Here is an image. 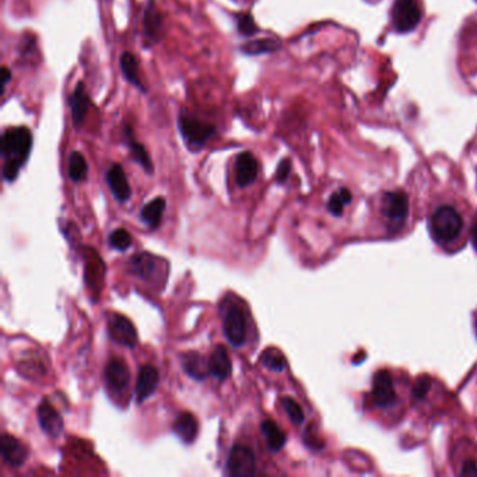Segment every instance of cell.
Segmentation results:
<instances>
[{"instance_id":"6da1fadb","label":"cell","mask_w":477,"mask_h":477,"mask_svg":"<svg viewBox=\"0 0 477 477\" xmlns=\"http://www.w3.org/2000/svg\"><path fill=\"white\" fill-rule=\"evenodd\" d=\"M33 149V133L26 127H13L4 130L0 141V153L4 160L3 178L13 182L30 157Z\"/></svg>"},{"instance_id":"7a4b0ae2","label":"cell","mask_w":477,"mask_h":477,"mask_svg":"<svg viewBox=\"0 0 477 477\" xmlns=\"http://www.w3.org/2000/svg\"><path fill=\"white\" fill-rule=\"evenodd\" d=\"M178 130L188 150L199 151L216 134V125L181 112L178 117Z\"/></svg>"},{"instance_id":"3957f363","label":"cell","mask_w":477,"mask_h":477,"mask_svg":"<svg viewBox=\"0 0 477 477\" xmlns=\"http://www.w3.org/2000/svg\"><path fill=\"white\" fill-rule=\"evenodd\" d=\"M430 230L438 244H449L461 235L463 218L452 206H441L432 216Z\"/></svg>"},{"instance_id":"277c9868","label":"cell","mask_w":477,"mask_h":477,"mask_svg":"<svg viewBox=\"0 0 477 477\" xmlns=\"http://www.w3.org/2000/svg\"><path fill=\"white\" fill-rule=\"evenodd\" d=\"M223 331L230 345L241 347L247 342V318L238 305L227 308L223 318Z\"/></svg>"},{"instance_id":"5b68a950","label":"cell","mask_w":477,"mask_h":477,"mask_svg":"<svg viewBox=\"0 0 477 477\" xmlns=\"http://www.w3.org/2000/svg\"><path fill=\"white\" fill-rule=\"evenodd\" d=\"M422 18L416 0H396L392 9L393 26L399 33L414 30Z\"/></svg>"},{"instance_id":"8992f818","label":"cell","mask_w":477,"mask_h":477,"mask_svg":"<svg viewBox=\"0 0 477 477\" xmlns=\"http://www.w3.org/2000/svg\"><path fill=\"white\" fill-rule=\"evenodd\" d=\"M257 459L248 446L235 445L232 446L228 461H227V471L231 476L247 477L255 475Z\"/></svg>"},{"instance_id":"52a82bcc","label":"cell","mask_w":477,"mask_h":477,"mask_svg":"<svg viewBox=\"0 0 477 477\" xmlns=\"http://www.w3.org/2000/svg\"><path fill=\"white\" fill-rule=\"evenodd\" d=\"M163 14L157 7L156 0H147L143 14V38L144 48L159 43L163 37Z\"/></svg>"},{"instance_id":"ba28073f","label":"cell","mask_w":477,"mask_h":477,"mask_svg":"<svg viewBox=\"0 0 477 477\" xmlns=\"http://www.w3.org/2000/svg\"><path fill=\"white\" fill-rule=\"evenodd\" d=\"M108 333L111 339L122 346L134 347L137 343V332L129 319L121 313L108 316Z\"/></svg>"},{"instance_id":"9c48e42d","label":"cell","mask_w":477,"mask_h":477,"mask_svg":"<svg viewBox=\"0 0 477 477\" xmlns=\"http://www.w3.org/2000/svg\"><path fill=\"white\" fill-rule=\"evenodd\" d=\"M371 396L377 407H390L396 402L397 396L390 371L381 370L374 375Z\"/></svg>"},{"instance_id":"30bf717a","label":"cell","mask_w":477,"mask_h":477,"mask_svg":"<svg viewBox=\"0 0 477 477\" xmlns=\"http://www.w3.org/2000/svg\"><path fill=\"white\" fill-rule=\"evenodd\" d=\"M235 182L240 188L252 185L259 173V163L251 151H242L235 157Z\"/></svg>"},{"instance_id":"8fae6325","label":"cell","mask_w":477,"mask_h":477,"mask_svg":"<svg viewBox=\"0 0 477 477\" xmlns=\"http://www.w3.org/2000/svg\"><path fill=\"white\" fill-rule=\"evenodd\" d=\"M382 213L388 221L400 225L409 215V200L403 192H388L382 199Z\"/></svg>"},{"instance_id":"7c38bea8","label":"cell","mask_w":477,"mask_h":477,"mask_svg":"<svg viewBox=\"0 0 477 477\" xmlns=\"http://www.w3.org/2000/svg\"><path fill=\"white\" fill-rule=\"evenodd\" d=\"M90 102L91 101H90V97L87 95L86 85L83 82H79L69 97L72 121L76 129H80L85 125Z\"/></svg>"},{"instance_id":"4fadbf2b","label":"cell","mask_w":477,"mask_h":477,"mask_svg":"<svg viewBox=\"0 0 477 477\" xmlns=\"http://www.w3.org/2000/svg\"><path fill=\"white\" fill-rule=\"evenodd\" d=\"M105 382L114 392H122L130 382L129 367L119 358H112L105 367Z\"/></svg>"},{"instance_id":"5bb4252c","label":"cell","mask_w":477,"mask_h":477,"mask_svg":"<svg viewBox=\"0 0 477 477\" xmlns=\"http://www.w3.org/2000/svg\"><path fill=\"white\" fill-rule=\"evenodd\" d=\"M0 451L4 462L9 466L18 468L27 459V449L26 446L13 435L3 434L0 438Z\"/></svg>"},{"instance_id":"9a60e30c","label":"cell","mask_w":477,"mask_h":477,"mask_svg":"<svg viewBox=\"0 0 477 477\" xmlns=\"http://www.w3.org/2000/svg\"><path fill=\"white\" fill-rule=\"evenodd\" d=\"M107 183L114 195V198L121 202L125 203L128 202L132 196V188H130L129 181L128 176L124 171L121 164H114L108 173H107Z\"/></svg>"},{"instance_id":"2e32d148","label":"cell","mask_w":477,"mask_h":477,"mask_svg":"<svg viewBox=\"0 0 477 477\" xmlns=\"http://www.w3.org/2000/svg\"><path fill=\"white\" fill-rule=\"evenodd\" d=\"M37 416L43 433L48 434L49 436L56 438L63 432V419L48 400H43L38 406Z\"/></svg>"},{"instance_id":"e0dca14e","label":"cell","mask_w":477,"mask_h":477,"mask_svg":"<svg viewBox=\"0 0 477 477\" xmlns=\"http://www.w3.org/2000/svg\"><path fill=\"white\" fill-rule=\"evenodd\" d=\"M160 382V374L156 367L153 365H144L137 377V384H136V400L139 403L144 402L147 397H150L159 387Z\"/></svg>"},{"instance_id":"ac0fdd59","label":"cell","mask_w":477,"mask_h":477,"mask_svg":"<svg viewBox=\"0 0 477 477\" xmlns=\"http://www.w3.org/2000/svg\"><path fill=\"white\" fill-rule=\"evenodd\" d=\"M124 134H125V139H127V144H128V147H129L130 157H132V160L136 161V163H137L146 173H153V171H154V166H153L151 157H150L149 151L146 150V147L134 139V136H133V129L130 128L129 125L125 127Z\"/></svg>"},{"instance_id":"d6986e66","label":"cell","mask_w":477,"mask_h":477,"mask_svg":"<svg viewBox=\"0 0 477 477\" xmlns=\"http://www.w3.org/2000/svg\"><path fill=\"white\" fill-rule=\"evenodd\" d=\"M181 364H182V368L185 370V373L193 380L202 381V380L208 378V375L210 374L209 364L196 351L182 354L181 355Z\"/></svg>"},{"instance_id":"ffe728a7","label":"cell","mask_w":477,"mask_h":477,"mask_svg":"<svg viewBox=\"0 0 477 477\" xmlns=\"http://www.w3.org/2000/svg\"><path fill=\"white\" fill-rule=\"evenodd\" d=\"M119 66H121V72L125 77V80L136 87L137 90H140V92H147V88L143 85L141 79H140V65L137 58L132 53V52H124L121 55L119 59Z\"/></svg>"},{"instance_id":"44dd1931","label":"cell","mask_w":477,"mask_h":477,"mask_svg":"<svg viewBox=\"0 0 477 477\" xmlns=\"http://www.w3.org/2000/svg\"><path fill=\"white\" fill-rule=\"evenodd\" d=\"M159 258L141 252L130 259V270L140 279L151 280L153 277H156V270H159Z\"/></svg>"},{"instance_id":"7402d4cb","label":"cell","mask_w":477,"mask_h":477,"mask_svg":"<svg viewBox=\"0 0 477 477\" xmlns=\"http://www.w3.org/2000/svg\"><path fill=\"white\" fill-rule=\"evenodd\" d=\"M173 432L185 444H192L195 438L198 436V432H199V424H198L196 417L188 412L181 413L175 419Z\"/></svg>"},{"instance_id":"603a6c76","label":"cell","mask_w":477,"mask_h":477,"mask_svg":"<svg viewBox=\"0 0 477 477\" xmlns=\"http://www.w3.org/2000/svg\"><path fill=\"white\" fill-rule=\"evenodd\" d=\"M209 368H210V374L218 381H224L231 375L232 365H231V360L228 357L225 347L217 346L213 350L210 361H209Z\"/></svg>"},{"instance_id":"cb8c5ba5","label":"cell","mask_w":477,"mask_h":477,"mask_svg":"<svg viewBox=\"0 0 477 477\" xmlns=\"http://www.w3.org/2000/svg\"><path fill=\"white\" fill-rule=\"evenodd\" d=\"M166 208H167L166 199L164 198H156V199H153L151 202H149L147 205L143 206L140 218L149 227L157 228L161 223V218H163V215L166 212Z\"/></svg>"},{"instance_id":"d4e9b609","label":"cell","mask_w":477,"mask_h":477,"mask_svg":"<svg viewBox=\"0 0 477 477\" xmlns=\"http://www.w3.org/2000/svg\"><path fill=\"white\" fill-rule=\"evenodd\" d=\"M282 48V43L277 38H259L241 45V52L248 56H257L263 53H273Z\"/></svg>"},{"instance_id":"484cf974","label":"cell","mask_w":477,"mask_h":477,"mask_svg":"<svg viewBox=\"0 0 477 477\" xmlns=\"http://www.w3.org/2000/svg\"><path fill=\"white\" fill-rule=\"evenodd\" d=\"M262 433L264 435L266 444L270 448V451L277 452L286 445V434L280 430V427L272 422V420H264L262 423Z\"/></svg>"},{"instance_id":"4316f807","label":"cell","mask_w":477,"mask_h":477,"mask_svg":"<svg viewBox=\"0 0 477 477\" xmlns=\"http://www.w3.org/2000/svg\"><path fill=\"white\" fill-rule=\"evenodd\" d=\"M68 173L73 182H82L87 178L88 164L80 151H72L68 163Z\"/></svg>"},{"instance_id":"83f0119b","label":"cell","mask_w":477,"mask_h":477,"mask_svg":"<svg viewBox=\"0 0 477 477\" xmlns=\"http://www.w3.org/2000/svg\"><path fill=\"white\" fill-rule=\"evenodd\" d=\"M260 361H262L263 367L269 368L270 371H276V373L283 371L286 368V365H287L286 357L282 354V351H279L276 348H267V350H264L262 353Z\"/></svg>"},{"instance_id":"f1b7e54d","label":"cell","mask_w":477,"mask_h":477,"mask_svg":"<svg viewBox=\"0 0 477 477\" xmlns=\"http://www.w3.org/2000/svg\"><path fill=\"white\" fill-rule=\"evenodd\" d=\"M351 193L346 188L339 189L338 192H335L329 202H328V210L331 212V215L335 217H341L343 215V209L346 205L351 203Z\"/></svg>"},{"instance_id":"f546056e","label":"cell","mask_w":477,"mask_h":477,"mask_svg":"<svg viewBox=\"0 0 477 477\" xmlns=\"http://www.w3.org/2000/svg\"><path fill=\"white\" fill-rule=\"evenodd\" d=\"M237 20V31L242 37H252L259 33V27L255 23V18L248 11H240L235 14Z\"/></svg>"},{"instance_id":"4dcf8cb0","label":"cell","mask_w":477,"mask_h":477,"mask_svg":"<svg viewBox=\"0 0 477 477\" xmlns=\"http://www.w3.org/2000/svg\"><path fill=\"white\" fill-rule=\"evenodd\" d=\"M282 406H283L287 416L290 417V420L294 424H303L304 420H305V414H304L301 406L293 397H283L282 399Z\"/></svg>"},{"instance_id":"1f68e13d","label":"cell","mask_w":477,"mask_h":477,"mask_svg":"<svg viewBox=\"0 0 477 477\" xmlns=\"http://www.w3.org/2000/svg\"><path fill=\"white\" fill-rule=\"evenodd\" d=\"M111 247L117 251H127L132 245V237L125 228H117L109 237Z\"/></svg>"},{"instance_id":"d6a6232c","label":"cell","mask_w":477,"mask_h":477,"mask_svg":"<svg viewBox=\"0 0 477 477\" xmlns=\"http://www.w3.org/2000/svg\"><path fill=\"white\" fill-rule=\"evenodd\" d=\"M430 388H432V380L424 375L416 381L414 388H413V396L416 399H423L429 393Z\"/></svg>"},{"instance_id":"836d02e7","label":"cell","mask_w":477,"mask_h":477,"mask_svg":"<svg viewBox=\"0 0 477 477\" xmlns=\"http://www.w3.org/2000/svg\"><path fill=\"white\" fill-rule=\"evenodd\" d=\"M290 170H291V161L289 159H284L280 161L277 171H276V181L279 183H283L287 181L289 175H290Z\"/></svg>"},{"instance_id":"e575fe53","label":"cell","mask_w":477,"mask_h":477,"mask_svg":"<svg viewBox=\"0 0 477 477\" xmlns=\"http://www.w3.org/2000/svg\"><path fill=\"white\" fill-rule=\"evenodd\" d=\"M462 476H477V465L473 461H468L463 463L462 471H461Z\"/></svg>"},{"instance_id":"d590c367","label":"cell","mask_w":477,"mask_h":477,"mask_svg":"<svg viewBox=\"0 0 477 477\" xmlns=\"http://www.w3.org/2000/svg\"><path fill=\"white\" fill-rule=\"evenodd\" d=\"M0 80H1V92H4L7 83L11 80V72L9 70V68L3 66L1 72H0Z\"/></svg>"},{"instance_id":"8d00e7d4","label":"cell","mask_w":477,"mask_h":477,"mask_svg":"<svg viewBox=\"0 0 477 477\" xmlns=\"http://www.w3.org/2000/svg\"><path fill=\"white\" fill-rule=\"evenodd\" d=\"M472 242H473V247L477 251V221L473 224V228H472Z\"/></svg>"},{"instance_id":"74e56055","label":"cell","mask_w":477,"mask_h":477,"mask_svg":"<svg viewBox=\"0 0 477 477\" xmlns=\"http://www.w3.org/2000/svg\"><path fill=\"white\" fill-rule=\"evenodd\" d=\"M475 328H476V335H477V316H476V322H475Z\"/></svg>"}]
</instances>
